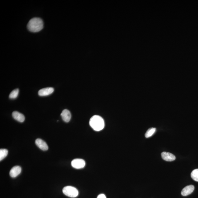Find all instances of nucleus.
<instances>
[{
	"mask_svg": "<svg viewBox=\"0 0 198 198\" xmlns=\"http://www.w3.org/2000/svg\"><path fill=\"white\" fill-rule=\"evenodd\" d=\"M43 28V22L42 19L39 18H33L28 23L27 28L29 31L37 33L42 30Z\"/></svg>",
	"mask_w": 198,
	"mask_h": 198,
	"instance_id": "f257e3e1",
	"label": "nucleus"
},
{
	"mask_svg": "<svg viewBox=\"0 0 198 198\" xmlns=\"http://www.w3.org/2000/svg\"><path fill=\"white\" fill-rule=\"evenodd\" d=\"M21 172V168L19 166L13 167L10 170V175L12 178H15L18 176Z\"/></svg>",
	"mask_w": 198,
	"mask_h": 198,
	"instance_id": "9d476101",
	"label": "nucleus"
},
{
	"mask_svg": "<svg viewBox=\"0 0 198 198\" xmlns=\"http://www.w3.org/2000/svg\"><path fill=\"white\" fill-rule=\"evenodd\" d=\"M12 115L14 119L22 123L24 121L25 119L24 116L20 112L17 111L13 112Z\"/></svg>",
	"mask_w": 198,
	"mask_h": 198,
	"instance_id": "9b49d317",
	"label": "nucleus"
},
{
	"mask_svg": "<svg viewBox=\"0 0 198 198\" xmlns=\"http://www.w3.org/2000/svg\"><path fill=\"white\" fill-rule=\"evenodd\" d=\"M53 87H47L42 89L39 91L38 95L40 96H45L52 94L54 92Z\"/></svg>",
	"mask_w": 198,
	"mask_h": 198,
	"instance_id": "39448f33",
	"label": "nucleus"
},
{
	"mask_svg": "<svg viewBox=\"0 0 198 198\" xmlns=\"http://www.w3.org/2000/svg\"><path fill=\"white\" fill-rule=\"evenodd\" d=\"M156 128H151L148 129L147 130L145 134V136L146 138L150 137L151 136H153L156 132Z\"/></svg>",
	"mask_w": 198,
	"mask_h": 198,
	"instance_id": "f8f14e48",
	"label": "nucleus"
},
{
	"mask_svg": "<svg viewBox=\"0 0 198 198\" xmlns=\"http://www.w3.org/2000/svg\"><path fill=\"white\" fill-rule=\"evenodd\" d=\"M85 165V160L82 159H75L71 162L72 167L76 169H79L83 168Z\"/></svg>",
	"mask_w": 198,
	"mask_h": 198,
	"instance_id": "20e7f679",
	"label": "nucleus"
},
{
	"mask_svg": "<svg viewBox=\"0 0 198 198\" xmlns=\"http://www.w3.org/2000/svg\"><path fill=\"white\" fill-rule=\"evenodd\" d=\"M89 124L94 130L97 132L102 130L105 127V122L103 119L98 115L94 116L91 118Z\"/></svg>",
	"mask_w": 198,
	"mask_h": 198,
	"instance_id": "f03ea898",
	"label": "nucleus"
},
{
	"mask_svg": "<svg viewBox=\"0 0 198 198\" xmlns=\"http://www.w3.org/2000/svg\"><path fill=\"white\" fill-rule=\"evenodd\" d=\"M62 192L66 196L69 197L75 198L79 195V192L77 188L71 186H67L63 189Z\"/></svg>",
	"mask_w": 198,
	"mask_h": 198,
	"instance_id": "7ed1b4c3",
	"label": "nucleus"
},
{
	"mask_svg": "<svg viewBox=\"0 0 198 198\" xmlns=\"http://www.w3.org/2000/svg\"><path fill=\"white\" fill-rule=\"evenodd\" d=\"M8 151L6 149H1L0 150V160L2 161L7 156Z\"/></svg>",
	"mask_w": 198,
	"mask_h": 198,
	"instance_id": "ddd939ff",
	"label": "nucleus"
},
{
	"mask_svg": "<svg viewBox=\"0 0 198 198\" xmlns=\"http://www.w3.org/2000/svg\"><path fill=\"white\" fill-rule=\"evenodd\" d=\"M191 176L193 180L198 182V169L193 170L191 174Z\"/></svg>",
	"mask_w": 198,
	"mask_h": 198,
	"instance_id": "4468645a",
	"label": "nucleus"
},
{
	"mask_svg": "<svg viewBox=\"0 0 198 198\" xmlns=\"http://www.w3.org/2000/svg\"><path fill=\"white\" fill-rule=\"evenodd\" d=\"M97 198H106V197L105 196V195L103 194H100L97 197Z\"/></svg>",
	"mask_w": 198,
	"mask_h": 198,
	"instance_id": "dca6fc26",
	"label": "nucleus"
},
{
	"mask_svg": "<svg viewBox=\"0 0 198 198\" xmlns=\"http://www.w3.org/2000/svg\"><path fill=\"white\" fill-rule=\"evenodd\" d=\"M19 93V89H16L13 90L9 95V97L10 99H15L18 96Z\"/></svg>",
	"mask_w": 198,
	"mask_h": 198,
	"instance_id": "2eb2a0df",
	"label": "nucleus"
},
{
	"mask_svg": "<svg viewBox=\"0 0 198 198\" xmlns=\"http://www.w3.org/2000/svg\"><path fill=\"white\" fill-rule=\"evenodd\" d=\"M161 157L163 160L167 161H172L176 160V157L172 154L169 152H163L161 153Z\"/></svg>",
	"mask_w": 198,
	"mask_h": 198,
	"instance_id": "423d86ee",
	"label": "nucleus"
},
{
	"mask_svg": "<svg viewBox=\"0 0 198 198\" xmlns=\"http://www.w3.org/2000/svg\"><path fill=\"white\" fill-rule=\"evenodd\" d=\"M61 116L62 120L65 122H69L71 118V112L67 109H64L61 114Z\"/></svg>",
	"mask_w": 198,
	"mask_h": 198,
	"instance_id": "6e6552de",
	"label": "nucleus"
},
{
	"mask_svg": "<svg viewBox=\"0 0 198 198\" xmlns=\"http://www.w3.org/2000/svg\"><path fill=\"white\" fill-rule=\"evenodd\" d=\"M195 186L193 185H189L184 187L182 190L181 195L183 196H187L190 195L193 192Z\"/></svg>",
	"mask_w": 198,
	"mask_h": 198,
	"instance_id": "1a4fd4ad",
	"label": "nucleus"
},
{
	"mask_svg": "<svg viewBox=\"0 0 198 198\" xmlns=\"http://www.w3.org/2000/svg\"><path fill=\"white\" fill-rule=\"evenodd\" d=\"M36 145L40 149L43 151H47L48 149V146L46 142L44 140L41 139H37L35 140Z\"/></svg>",
	"mask_w": 198,
	"mask_h": 198,
	"instance_id": "0eeeda50",
	"label": "nucleus"
}]
</instances>
